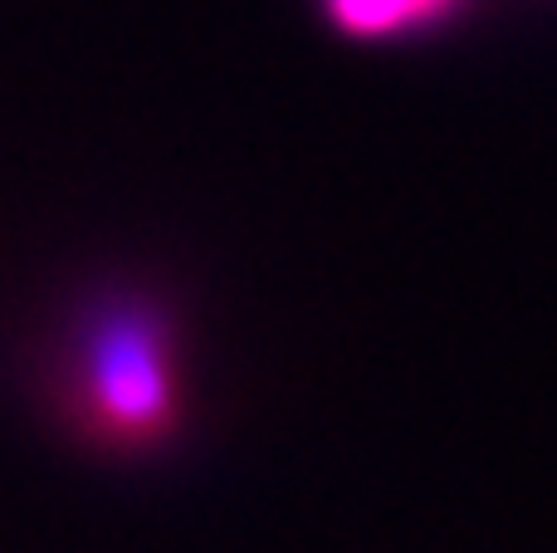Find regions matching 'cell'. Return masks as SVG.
I'll return each mask as SVG.
<instances>
[{"instance_id":"obj_2","label":"cell","mask_w":557,"mask_h":553,"mask_svg":"<svg viewBox=\"0 0 557 553\" xmlns=\"http://www.w3.org/2000/svg\"><path fill=\"white\" fill-rule=\"evenodd\" d=\"M337 15L357 29H372V25H396V20H411L435 10L441 0H333Z\"/></svg>"},{"instance_id":"obj_1","label":"cell","mask_w":557,"mask_h":553,"mask_svg":"<svg viewBox=\"0 0 557 553\" xmlns=\"http://www.w3.org/2000/svg\"><path fill=\"white\" fill-rule=\"evenodd\" d=\"M78 402L98 427L123 441H143L162 427L172 411V392H166V358L152 323L117 314L98 329L84 353Z\"/></svg>"}]
</instances>
